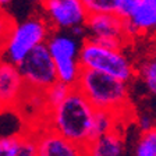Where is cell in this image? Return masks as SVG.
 Masks as SVG:
<instances>
[{
    "label": "cell",
    "mask_w": 156,
    "mask_h": 156,
    "mask_svg": "<svg viewBox=\"0 0 156 156\" xmlns=\"http://www.w3.org/2000/svg\"><path fill=\"white\" fill-rule=\"evenodd\" d=\"M95 110L96 109L88 98L74 87L64 101L49 109L45 120L48 128L62 134L85 149L92 140Z\"/></svg>",
    "instance_id": "cell-1"
},
{
    "label": "cell",
    "mask_w": 156,
    "mask_h": 156,
    "mask_svg": "<svg viewBox=\"0 0 156 156\" xmlns=\"http://www.w3.org/2000/svg\"><path fill=\"white\" fill-rule=\"evenodd\" d=\"M75 87L88 98L96 110H109L120 116L128 106L127 82L110 74L82 68Z\"/></svg>",
    "instance_id": "cell-2"
},
{
    "label": "cell",
    "mask_w": 156,
    "mask_h": 156,
    "mask_svg": "<svg viewBox=\"0 0 156 156\" xmlns=\"http://www.w3.org/2000/svg\"><path fill=\"white\" fill-rule=\"evenodd\" d=\"M50 35V27L45 18L31 17L11 28L2 53L3 58L20 64L31 50L45 43Z\"/></svg>",
    "instance_id": "cell-3"
},
{
    "label": "cell",
    "mask_w": 156,
    "mask_h": 156,
    "mask_svg": "<svg viewBox=\"0 0 156 156\" xmlns=\"http://www.w3.org/2000/svg\"><path fill=\"white\" fill-rule=\"evenodd\" d=\"M80 63L82 68H91L110 74L128 82L134 75V67L120 49L99 45L92 39L82 41Z\"/></svg>",
    "instance_id": "cell-4"
},
{
    "label": "cell",
    "mask_w": 156,
    "mask_h": 156,
    "mask_svg": "<svg viewBox=\"0 0 156 156\" xmlns=\"http://www.w3.org/2000/svg\"><path fill=\"white\" fill-rule=\"evenodd\" d=\"M46 45L55 60L58 80L75 87L82 71V66L80 63L81 39L71 32H55L49 35Z\"/></svg>",
    "instance_id": "cell-5"
},
{
    "label": "cell",
    "mask_w": 156,
    "mask_h": 156,
    "mask_svg": "<svg viewBox=\"0 0 156 156\" xmlns=\"http://www.w3.org/2000/svg\"><path fill=\"white\" fill-rule=\"evenodd\" d=\"M17 66L28 88L45 91L56 81H58L57 68L46 42L31 50L27 57Z\"/></svg>",
    "instance_id": "cell-6"
},
{
    "label": "cell",
    "mask_w": 156,
    "mask_h": 156,
    "mask_svg": "<svg viewBox=\"0 0 156 156\" xmlns=\"http://www.w3.org/2000/svg\"><path fill=\"white\" fill-rule=\"evenodd\" d=\"M126 18L117 13H95L89 14L85 25L88 38L99 45L112 49H120L128 36L124 28Z\"/></svg>",
    "instance_id": "cell-7"
},
{
    "label": "cell",
    "mask_w": 156,
    "mask_h": 156,
    "mask_svg": "<svg viewBox=\"0 0 156 156\" xmlns=\"http://www.w3.org/2000/svg\"><path fill=\"white\" fill-rule=\"evenodd\" d=\"M42 4L49 23L64 31L84 25L89 16L82 0H43Z\"/></svg>",
    "instance_id": "cell-8"
},
{
    "label": "cell",
    "mask_w": 156,
    "mask_h": 156,
    "mask_svg": "<svg viewBox=\"0 0 156 156\" xmlns=\"http://www.w3.org/2000/svg\"><path fill=\"white\" fill-rule=\"evenodd\" d=\"M27 88L18 66L4 58L0 60V109L16 107Z\"/></svg>",
    "instance_id": "cell-9"
},
{
    "label": "cell",
    "mask_w": 156,
    "mask_h": 156,
    "mask_svg": "<svg viewBox=\"0 0 156 156\" xmlns=\"http://www.w3.org/2000/svg\"><path fill=\"white\" fill-rule=\"evenodd\" d=\"M38 140V155L41 156H77L85 155V149L62 134L46 127Z\"/></svg>",
    "instance_id": "cell-10"
},
{
    "label": "cell",
    "mask_w": 156,
    "mask_h": 156,
    "mask_svg": "<svg viewBox=\"0 0 156 156\" xmlns=\"http://www.w3.org/2000/svg\"><path fill=\"white\" fill-rule=\"evenodd\" d=\"M38 155V140L34 135L0 136V156H34Z\"/></svg>",
    "instance_id": "cell-11"
},
{
    "label": "cell",
    "mask_w": 156,
    "mask_h": 156,
    "mask_svg": "<svg viewBox=\"0 0 156 156\" xmlns=\"http://www.w3.org/2000/svg\"><path fill=\"white\" fill-rule=\"evenodd\" d=\"M87 155L94 156H120L124 153V144L117 130L96 136L85 148Z\"/></svg>",
    "instance_id": "cell-12"
},
{
    "label": "cell",
    "mask_w": 156,
    "mask_h": 156,
    "mask_svg": "<svg viewBox=\"0 0 156 156\" xmlns=\"http://www.w3.org/2000/svg\"><path fill=\"white\" fill-rule=\"evenodd\" d=\"M140 34L156 32V0H140V3L128 18Z\"/></svg>",
    "instance_id": "cell-13"
},
{
    "label": "cell",
    "mask_w": 156,
    "mask_h": 156,
    "mask_svg": "<svg viewBox=\"0 0 156 156\" xmlns=\"http://www.w3.org/2000/svg\"><path fill=\"white\" fill-rule=\"evenodd\" d=\"M117 123H119V114L109 110H101V109L95 110L94 126H92V140L96 136L114 131Z\"/></svg>",
    "instance_id": "cell-14"
},
{
    "label": "cell",
    "mask_w": 156,
    "mask_h": 156,
    "mask_svg": "<svg viewBox=\"0 0 156 156\" xmlns=\"http://www.w3.org/2000/svg\"><path fill=\"white\" fill-rule=\"evenodd\" d=\"M73 85L70 84H66L63 81H56L53 85L45 89V99H46V105H48V110L49 109H52V107L57 106L60 102H63L66 98L68 96V94L71 92L73 89Z\"/></svg>",
    "instance_id": "cell-15"
},
{
    "label": "cell",
    "mask_w": 156,
    "mask_h": 156,
    "mask_svg": "<svg viewBox=\"0 0 156 156\" xmlns=\"http://www.w3.org/2000/svg\"><path fill=\"white\" fill-rule=\"evenodd\" d=\"M134 153L136 156H156V128L141 133L135 144Z\"/></svg>",
    "instance_id": "cell-16"
},
{
    "label": "cell",
    "mask_w": 156,
    "mask_h": 156,
    "mask_svg": "<svg viewBox=\"0 0 156 156\" xmlns=\"http://www.w3.org/2000/svg\"><path fill=\"white\" fill-rule=\"evenodd\" d=\"M141 74L149 92L156 96V55L142 66Z\"/></svg>",
    "instance_id": "cell-17"
},
{
    "label": "cell",
    "mask_w": 156,
    "mask_h": 156,
    "mask_svg": "<svg viewBox=\"0 0 156 156\" xmlns=\"http://www.w3.org/2000/svg\"><path fill=\"white\" fill-rule=\"evenodd\" d=\"M88 13H116L117 0H82Z\"/></svg>",
    "instance_id": "cell-18"
},
{
    "label": "cell",
    "mask_w": 156,
    "mask_h": 156,
    "mask_svg": "<svg viewBox=\"0 0 156 156\" xmlns=\"http://www.w3.org/2000/svg\"><path fill=\"white\" fill-rule=\"evenodd\" d=\"M138 3H140V0H117L116 13L123 18H130Z\"/></svg>",
    "instance_id": "cell-19"
},
{
    "label": "cell",
    "mask_w": 156,
    "mask_h": 156,
    "mask_svg": "<svg viewBox=\"0 0 156 156\" xmlns=\"http://www.w3.org/2000/svg\"><path fill=\"white\" fill-rule=\"evenodd\" d=\"M13 23H11V18L4 13L3 7H0V39L6 43L7 36H9L10 31L13 28ZM0 49H3V43L0 42Z\"/></svg>",
    "instance_id": "cell-20"
},
{
    "label": "cell",
    "mask_w": 156,
    "mask_h": 156,
    "mask_svg": "<svg viewBox=\"0 0 156 156\" xmlns=\"http://www.w3.org/2000/svg\"><path fill=\"white\" fill-rule=\"evenodd\" d=\"M138 128L141 130V133L148 131V130H152L153 128V120L149 116L144 114V116L140 117V120H138Z\"/></svg>",
    "instance_id": "cell-21"
},
{
    "label": "cell",
    "mask_w": 156,
    "mask_h": 156,
    "mask_svg": "<svg viewBox=\"0 0 156 156\" xmlns=\"http://www.w3.org/2000/svg\"><path fill=\"white\" fill-rule=\"evenodd\" d=\"M13 0H0V7H6V6H9L10 3H11Z\"/></svg>",
    "instance_id": "cell-22"
},
{
    "label": "cell",
    "mask_w": 156,
    "mask_h": 156,
    "mask_svg": "<svg viewBox=\"0 0 156 156\" xmlns=\"http://www.w3.org/2000/svg\"><path fill=\"white\" fill-rule=\"evenodd\" d=\"M32 2H36V3H43V0H32Z\"/></svg>",
    "instance_id": "cell-23"
}]
</instances>
